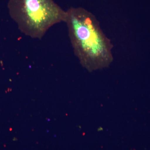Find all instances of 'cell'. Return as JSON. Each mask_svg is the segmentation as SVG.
Returning <instances> with one entry per match:
<instances>
[{"instance_id":"6da1fadb","label":"cell","mask_w":150,"mask_h":150,"mask_svg":"<svg viewBox=\"0 0 150 150\" xmlns=\"http://www.w3.org/2000/svg\"><path fill=\"white\" fill-rule=\"evenodd\" d=\"M67 12L69 37L81 65L90 71L109 67L113 60V45L95 16L82 7H71Z\"/></svg>"},{"instance_id":"7a4b0ae2","label":"cell","mask_w":150,"mask_h":150,"mask_svg":"<svg viewBox=\"0 0 150 150\" xmlns=\"http://www.w3.org/2000/svg\"><path fill=\"white\" fill-rule=\"evenodd\" d=\"M9 13L21 32L41 39L54 25L64 22L67 11L54 0H8Z\"/></svg>"}]
</instances>
